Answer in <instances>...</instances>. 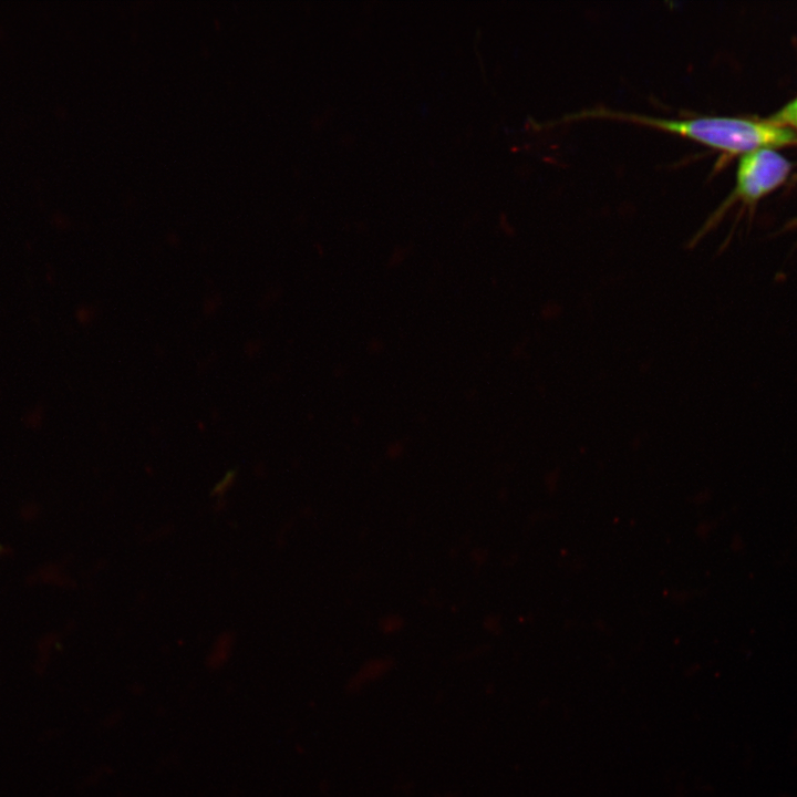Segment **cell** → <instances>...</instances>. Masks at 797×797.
Returning a JSON list of instances; mask_svg holds the SVG:
<instances>
[{
	"label": "cell",
	"mask_w": 797,
	"mask_h": 797,
	"mask_svg": "<svg viewBox=\"0 0 797 797\" xmlns=\"http://www.w3.org/2000/svg\"><path fill=\"white\" fill-rule=\"evenodd\" d=\"M579 117H609L675 133L729 153L754 152L765 146H782L797 141L796 134L777 124L757 123L732 117L661 118L608 110H586Z\"/></svg>",
	"instance_id": "1"
},
{
	"label": "cell",
	"mask_w": 797,
	"mask_h": 797,
	"mask_svg": "<svg viewBox=\"0 0 797 797\" xmlns=\"http://www.w3.org/2000/svg\"><path fill=\"white\" fill-rule=\"evenodd\" d=\"M789 169L790 164L775 151L749 152L739 162L737 193L746 200H755L782 184Z\"/></svg>",
	"instance_id": "2"
},
{
	"label": "cell",
	"mask_w": 797,
	"mask_h": 797,
	"mask_svg": "<svg viewBox=\"0 0 797 797\" xmlns=\"http://www.w3.org/2000/svg\"><path fill=\"white\" fill-rule=\"evenodd\" d=\"M774 124H791L797 127V100L787 105L772 121Z\"/></svg>",
	"instance_id": "3"
}]
</instances>
